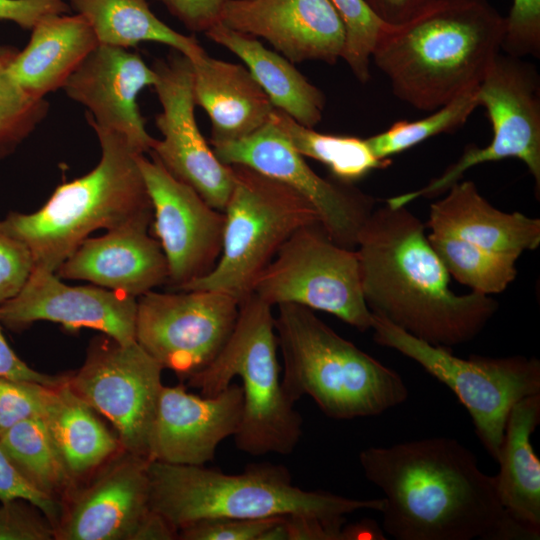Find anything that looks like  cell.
Segmentation results:
<instances>
[{
  "instance_id": "obj_7",
  "label": "cell",
  "mask_w": 540,
  "mask_h": 540,
  "mask_svg": "<svg viewBox=\"0 0 540 540\" xmlns=\"http://www.w3.org/2000/svg\"><path fill=\"white\" fill-rule=\"evenodd\" d=\"M272 307L254 293L242 299L223 348L188 379L191 387L208 397L226 389L234 377L241 379L243 415L234 439L239 450L254 456L287 455L302 434L301 415L282 386Z\"/></svg>"
},
{
  "instance_id": "obj_14",
  "label": "cell",
  "mask_w": 540,
  "mask_h": 540,
  "mask_svg": "<svg viewBox=\"0 0 540 540\" xmlns=\"http://www.w3.org/2000/svg\"><path fill=\"white\" fill-rule=\"evenodd\" d=\"M211 146L222 163L247 166L295 190L312 205L335 243L356 248L376 200L352 183L318 175L271 121L240 140Z\"/></svg>"
},
{
  "instance_id": "obj_13",
  "label": "cell",
  "mask_w": 540,
  "mask_h": 540,
  "mask_svg": "<svg viewBox=\"0 0 540 540\" xmlns=\"http://www.w3.org/2000/svg\"><path fill=\"white\" fill-rule=\"evenodd\" d=\"M149 291L137 299L136 341L163 369L189 379L230 337L239 302L213 290Z\"/></svg>"
},
{
  "instance_id": "obj_30",
  "label": "cell",
  "mask_w": 540,
  "mask_h": 540,
  "mask_svg": "<svg viewBox=\"0 0 540 540\" xmlns=\"http://www.w3.org/2000/svg\"><path fill=\"white\" fill-rule=\"evenodd\" d=\"M0 449L31 488L61 504L78 485L41 417L22 421L0 434Z\"/></svg>"
},
{
  "instance_id": "obj_1",
  "label": "cell",
  "mask_w": 540,
  "mask_h": 540,
  "mask_svg": "<svg viewBox=\"0 0 540 540\" xmlns=\"http://www.w3.org/2000/svg\"><path fill=\"white\" fill-rule=\"evenodd\" d=\"M359 461L384 494L382 529L397 540L539 539L507 513L495 477L456 439L368 447Z\"/></svg>"
},
{
  "instance_id": "obj_17",
  "label": "cell",
  "mask_w": 540,
  "mask_h": 540,
  "mask_svg": "<svg viewBox=\"0 0 540 540\" xmlns=\"http://www.w3.org/2000/svg\"><path fill=\"white\" fill-rule=\"evenodd\" d=\"M136 313V297L96 285L70 286L38 266L19 293L0 305V321L9 329L50 321L68 330L94 329L121 344L136 342Z\"/></svg>"
},
{
  "instance_id": "obj_24",
  "label": "cell",
  "mask_w": 540,
  "mask_h": 540,
  "mask_svg": "<svg viewBox=\"0 0 540 540\" xmlns=\"http://www.w3.org/2000/svg\"><path fill=\"white\" fill-rule=\"evenodd\" d=\"M430 205L431 232L459 237L481 247L521 255L540 244V219L492 206L473 181L456 182Z\"/></svg>"
},
{
  "instance_id": "obj_26",
  "label": "cell",
  "mask_w": 540,
  "mask_h": 540,
  "mask_svg": "<svg viewBox=\"0 0 540 540\" xmlns=\"http://www.w3.org/2000/svg\"><path fill=\"white\" fill-rule=\"evenodd\" d=\"M540 423V393L521 399L511 409L497 460L499 501L517 522L540 535V461L531 435Z\"/></svg>"
},
{
  "instance_id": "obj_36",
  "label": "cell",
  "mask_w": 540,
  "mask_h": 540,
  "mask_svg": "<svg viewBox=\"0 0 540 540\" xmlns=\"http://www.w3.org/2000/svg\"><path fill=\"white\" fill-rule=\"evenodd\" d=\"M53 386L0 377V434L14 425L43 417Z\"/></svg>"
},
{
  "instance_id": "obj_27",
  "label": "cell",
  "mask_w": 540,
  "mask_h": 540,
  "mask_svg": "<svg viewBox=\"0 0 540 540\" xmlns=\"http://www.w3.org/2000/svg\"><path fill=\"white\" fill-rule=\"evenodd\" d=\"M213 42L239 57L273 106L301 125L314 128L322 119L326 99L284 56L267 49L256 37L218 23L205 32Z\"/></svg>"
},
{
  "instance_id": "obj_48",
  "label": "cell",
  "mask_w": 540,
  "mask_h": 540,
  "mask_svg": "<svg viewBox=\"0 0 540 540\" xmlns=\"http://www.w3.org/2000/svg\"><path fill=\"white\" fill-rule=\"evenodd\" d=\"M343 535L344 540L385 539L383 529L371 519H365L358 523L344 526Z\"/></svg>"
},
{
  "instance_id": "obj_8",
  "label": "cell",
  "mask_w": 540,
  "mask_h": 540,
  "mask_svg": "<svg viewBox=\"0 0 540 540\" xmlns=\"http://www.w3.org/2000/svg\"><path fill=\"white\" fill-rule=\"evenodd\" d=\"M230 166L234 184L223 210L220 257L211 272L180 290L219 291L240 302L287 239L320 221L312 205L289 186L247 166Z\"/></svg>"
},
{
  "instance_id": "obj_43",
  "label": "cell",
  "mask_w": 540,
  "mask_h": 540,
  "mask_svg": "<svg viewBox=\"0 0 540 540\" xmlns=\"http://www.w3.org/2000/svg\"><path fill=\"white\" fill-rule=\"evenodd\" d=\"M70 11L64 0H0V20L31 29L44 17Z\"/></svg>"
},
{
  "instance_id": "obj_19",
  "label": "cell",
  "mask_w": 540,
  "mask_h": 540,
  "mask_svg": "<svg viewBox=\"0 0 540 540\" xmlns=\"http://www.w3.org/2000/svg\"><path fill=\"white\" fill-rule=\"evenodd\" d=\"M156 75L142 57L126 48L98 44L65 82L68 97L88 108V122L123 134L139 152L155 138L145 129L137 95Z\"/></svg>"
},
{
  "instance_id": "obj_28",
  "label": "cell",
  "mask_w": 540,
  "mask_h": 540,
  "mask_svg": "<svg viewBox=\"0 0 540 540\" xmlns=\"http://www.w3.org/2000/svg\"><path fill=\"white\" fill-rule=\"evenodd\" d=\"M42 418L69 474L77 484L123 450L117 435L71 389L67 378L53 386Z\"/></svg>"
},
{
  "instance_id": "obj_45",
  "label": "cell",
  "mask_w": 540,
  "mask_h": 540,
  "mask_svg": "<svg viewBox=\"0 0 540 540\" xmlns=\"http://www.w3.org/2000/svg\"><path fill=\"white\" fill-rule=\"evenodd\" d=\"M1 326L0 321V377L32 381L46 386H56L66 380L67 376L41 373L27 365L9 346Z\"/></svg>"
},
{
  "instance_id": "obj_9",
  "label": "cell",
  "mask_w": 540,
  "mask_h": 540,
  "mask_svg": "<svg viewBox=\"0 0 540 540\" xmlns=\"http://www.w3.org/2000/svg\"><path fill=\"white\" fill-rule=\"evenodd\" d=\"M374 341L398 351L449 387L467 409L476 433L497 460L512 407L540 393V361L525 356L467 359L435 346L372 313Z\"/></svg>"
},
{
  "instance_id": "obj_32",
  "label": "cell",
  "mask_w": 540,
  "mask_h": 540,
  "mask_svg": "<svg viewBox=\"0 0 540 540\" xmlns=\"http://www.w3.org/2000/svg\"><path fill=\"white\" fill-rule=\"evenodd\" d=\"M428 241L450 277L473 292H503L517 275L516 253L493 251L448 234L431 232Z\"/></svg>"
},
{
  "instance_id": "obj_23",
  "label": "cell",
  "mask_w": 540,
  "mask_h": 540,
  "mask_svg": "<svg viewBox=\"0 0 540 540\" xmlns=\"http://www.w3.org/2000/svg\"><path fill=\"white\" fill-rule=\"evenodd\" d=\"M191 62L195 104L210 118L211 145L240 140L270 122L275 107L247 67L206 51Z\"/></svg>"
},
{
  "instance_id": "obj_16",
  "label": "cell",
  "mask_w": 540,
  "mask_h": 540,
  "mask_svg": "<svg viewBox=\"0 0 540 540\" xmlns=\"http://www.w3.org/2000/svg\"><path fill=\"white\" fill-rule=\"evenodd\" d=\"M151 200L153 227L168 263V282L180 290L215 267L222 250L224 213L172 176L151 155L138 156Z\"/></svg>"
},
{
  "instance_id": "obj_5",
  "label": "cell",
  "mask_w": 540,
  "mask_h": 540,
  "mask_svg": "<svg viewBox=\"0 0 540 540\" xmlns=\"http://www.w3.org/2000/svg\"><path fill=\"white\" fill-rule=\"evenodd\" d=\"M275 331L282 386L292 403L308 395L328 417L352 419L380 415L407 399L396 371L341 337L314 310L278 305Z\"/></svg>"
},
{
  "instance_id": "obj_33",
  "label": "cell",
  "mask_w": 540,
  "mask_h": 540,
  "mask_svg": "<svg viewBox=\"0 0 540 540\" xmlns=\"http://www.w3.org/2000/svg\"><path fill=\"white\" fill-rule=\"evenodd\" d=\"M477 90L462 93L422 119L393 123L387 130L366 138L370 149L379 160H390L435 135L456 130L479 106Z\"/></svg>"
},
{
  "instance_id": "obj_34",
  "label": "cell",
  "mask_w": 540,
  "mask_h": 540,
  "mask_svg": "<svg viewBox=\"0 0 540 540\" xmlns=\"http://www.w3.org/2000/svg\"><path fill=\"white\" fill-rule=\"evenodd\" d=\"M15 54L0 64V158L10 154L36 128L49 108L44 98L26 94L8 76L6 67Z\"/></svg>"
},
{
  "instance_id": "obj_20",
  "label": "cell",
  "mask_w": 540,
  "mask_h": 540,
  "mask_svg": "<svg viewBox=\"0 0 540 540\" xmlns=\"http://www.w3.org/2000/svg\"><path fill=\"white\" fill-rule=\"evenodd\" d=\"M241 386L230 384L215 396L164 386L149 442V460L204 466L225 438L236 433L243 415Z\"/></svg>"
},
{
  "instance_id": "obj_3",
  "label": "cell",
  "mask_w": 540,
  "mask_h": 540,
  "mask_svg": "<svg viewBox=\"0 0 540 540\" xmlns=\"http://www.w3.org/2000/svg\"><path fill=\"white\" fill-rule=\"evenodd\" d=\"M505 33L506 17L486 0H433L407 21L386 24L371 60L398 99L434 111L479 86Z\"/></svg>"
},
{
  "instance_id": "obj_42",
  "label": "cell",
  "mask_w": 540,
  "mask_h": 540,
  "mask_svg": "<svg viewBox=\"0 0 540 540\" xmlns=\"http://www.w3.org/2000/svg\"><path fill=\"white\" fill-rule=\"evenodd\" d=\"M192 32H206L221 22L228 0H157Z\"/></svg>"
},
{
  "instance_id": "obj_35",
  "label": "cell",
  "mask_w": 540,
  "mask_h": 540,
  "mask_svg": "<svg viewBox=\"0 0 540 540\" xmlns=\"http://www.w3.org/2000/svg\"><path fill=\"white\" fill-rule=\"evenodd\" d=\"M345 28L342 59L354 76L366 83L370 78L371 56L375 43L385 27L365 0H330Z\"/></svg>"
},
{
  "instance_id": "obj_31",
  "label": "cell",
  "mask_w": 540,
  "mask_h": 540,
  "mask_svg": "<svg viewBox=\"0 0 540 540\" xmlns=\"http://www.w3.org/2000/svg\"><path fill=\"white\" fill-rule=\"evenodd\" d=\"M270 121L300 155L321 162L339 181L353 183L370 171L386 168L392 162L379 160L366 139L317 132L277 108Z\"/></svg>"
},
{
  "instance_id": "obj_12",
  "label": "cell",
  "mask_w": 540,
  "mask_h": 540,
  "mask_svg": "<svg viewBox=\"0 0 540 540\" xmlns=\"http://www.w3.org/2000/svg\"><path fill=\"white\" fill-rule=\"evenodd\" d=\"M162 370L137 341L121 344L106 336L91 342L84 364L67 381L110 421L124 450L149 459Z\"/></svg>"
},
{
  "instance_id": "obj_49",
  "label": "cell",
  "mask_w": 540,
  "mask_h": 540,
  "mask_svg": "<svg viewBox=\"0 0 540 540\" xmlns=\"http://www.w3.org/2000/svg\"><path fill=\"white\" fill-rule=\"evenodd\" d=\"M16 50L11 47H0V64L15 54Z\"/></svg>"
},
{
  "instance_id": "obj_39",
  "label": "cell",
  "mask_w": 540,
  "mask_h": 540,
  "mask_svg": "<svg viewBox=\"0 0 540 540\" xmlns=\"http://www.w3.org/2000/svg\"><path fill=\"white\" fill-rule=\"evenodd\" d=\"M281 516L263 519L210 518L182 526L183 540H260Z\"/></svg>"
},
{
  "instance_id": "obj_47",
  "label": "cell",
  "mask_w": 540,
  "mask_h": 540,
  "mask_svg": "<svg viewBox=\"0 0 540 540\" xmlns=\"http://www.w3.org/2000/svg\"><path fill=\"white\" fill-rule=\"evenodd\" d=\"M178 538V529L151 507L139 520L130 536V540H173Z\"/></svg>"
},
{
  "instance_id": "obj_44",
  "label": "cell",
  "mask_w": 540,
  "mask_h": 540,
  "mask_svg": "<svg viewBox=\"0 0 540 540\" xmlns=\"http://www.w3.org/2000/svg\"><path fill=\"white\" fill-rule=\"evenodd\" d=\"M345 516L324 518L287 515L284 519L287 540H344Z\"/></svg>"
},
{
  "instance_id": "obj_40",
  "label": "cell",
  "mask_w": 540,
  "mask_h": 540,
  "mask_svg": "<svg viewBox=\"0 0 540 540\" xmlns=\"http://www.w3.org/2000/svg\"><path fill=\"white\" fill-rule=\"evenodd\" d=\"M33 268L28 247L0 221V305L19 293Z\"/></svg>"
},
{
  "instance_id": "obj_6",
  "label": "cell",
  "mask_w": 540,
  "mask_h": 540,
  "mask_svg": "<svg viewBox=\"0 0 540 540\" xmlns=\"http://www.w3.org/2000/svg\"><path fill=\"white\" fill-rule=\"evenodd\" d=\"M150 507L178 530L210 518L263 519L287 515L341 517L360 509L381 512L384 498L360 500L324 491H305L288 471L252 465L238 475L204 466L149 461Z\"/></svg>"
},
{
  "instance_id": "obj_38",
  "label": "cell",
  "mask_w": 540,
  "mask_h": 540,
  "mask_svg": "<svg viewBox=\"0 0 540 540\" xmlns=\"http://www.w3.org/2000/svg\"><path fill=\"white\" fill-rule=\"evenodd\" d=\"M502 49L513 57L540 55V0H513Z\"/></svg>"
},
{
  "instance_id": "obj_25",
  "label": "cell",
  "mask_w": 540,
  "mask_h": 540,
  "mask_svg": "<svg viewBox=\"0 0 540 540\" xmlns=\"http://www.w3.org/2000/svg\"><path fill=\"white\" fill-rule=\"evenodd\" d=\"M98 44L93 29L81 15H50L32 28L27 46L16 52L6 71L26 94L44 98L63 88Z\"/></svg>"
},
{
  "instance_id": "obj_22",
  "label": "cell",
  "mask_w": 540,
  "mask_h": 540,
  "mask_svg": "<svg viewBox=\"0 0 540 540\" xmlns=\"http://www.w3.org/2000/svg\"><path fill=\"white\" fill-rule=\"evenodd\" d=\"M152 220L141 219L100 237H88L55 273L136 298L167 283L165 254L159 241L148 233Z\"/></svg>"
},
{
  "instance_id": "obj_37",
  "label": "cell",
  "mask_w": 540,
  "mask_h": 540,
  "mask_svg": "<svg viewBox=\"0 0 540 540\" xmlns=\"http://www.w3.org/2000/svg\"><path fill=\"white\" fill-rule=\"evenodd\" d=\"M54 539V524L31 501L24 498L0 501V540Z\"/></svg>"
},
{
  "instance_id": "obj_41",
  "label": "cell",
  "mask_w": 540,
  "mask_h": 540,
  "mask_svg": "<svg viewBox=\"0 0 540 540\" xmlns=\"http://www.w3.org/2000/svg\"><path fill=\"white\" fill-rule=\"evenodd\" d=\"M24 498L40 508L56 526L62 513V504L31 488L16 472L0 449V501Z\"/></svg>"
},
{
  "instance_id": "obj_4",
  "label": "cell",
  "mask_w": 540,
  "mask_h": 540,
  "mask_svg": "<svg viewBox=\"0 0 540 540\" xmlns=\"http://www.w3.org/2000/svg\"><path fill=\"white\" fill-rule=\"evenodd\" d=\"M89 124L101 147L96 167L59 185L39 210L29 214L11 212L3 220L7 229L28 247L34 266L52 272L95 230L109 231L153 218L138 163L142 153L123 134Z\"/></svg>"
},
{
  "instance_id": "obj_11",
  "label": "cell",
  "mask_w": 540,
  "mask_h": 540,
  "mask_svg": "<svg viewBox=\"0 0 540 540\" xmlns=\"http://www.w3.org/2000/svg\"><path fill=\"white\" fill-rule=\"evenodd\" d=\"M536 69L510 55H498L478 86L479 105L492 125L490 143L467 147L462 156L437 178L418 190L390 197L393 208L406 206L420 197L445 193L470 168L506 158L521 160L540 190V85Z\"/></svg>"
},
{
  "instance_id": "obj_21",
  "label": "cell",
  "mask_w": 540,
  "mask_h": 540,
  "mask_svg": "<svg viewBox=\"0 0 540 540\" xmlns=\"http://www.w3.org/2000/svg\"><path fill=\"white\" fill-rule=\"evenodd\" d=\"M221 23L261 37L292 63L335 64L345 28L330 0H228Z\"/></svg>"
},
{
  "instance_id": "obj_29",
  "label": "cell",
  "mask_w": 540,
  "mask_h": 540,
  "mask_svg": "<svg viewBox=\"0 0 540 540\" xmlns=\"http://www.w3.org/2000/svg\"><path fill=\"white\" fill-rule=\"evenodd\" d=\"M69 2L90 24L99 44L128 49L142 41H154L170 46L190 60L205 52L195 37L181 34L157 18L146 0Z\"/></svg>"
},
{
  "instance_id": "obj_46",
  "label": "cell",
  "mask_w": 540,
  "mask_h": 540,
  "mask_svg": "<svg viewBox=\"0 0 540 540\" xmlns=\"http://www.w3.org/2000/svg\"><path fill=\"white\" fill-rule=\"evenodd\" d=\"M373 12L388 25H399L433 0H365Z\"/></svg>"
},
{
  "instance_id": "obj_10",
  "label": "cell",
  "mask_w": 540,
  "mask_h": 540,
  "mask_svg": "<svg viewBox=\"0 0 540 540\" xmlns=\"http://www.w3.org/2000/svg\"><path fill=\"white\" fill-rule=\"evenodd\" d=\"M252 293L271 306L297 304L330 313L360 331L372 326L356 250L335 243L319 222L287 239Z\"/></svg>"
},
{
  "instance_id": "obj_15",
  "label": "cell",
  "mask_w": 540,
  "mask_h": 540,
  "mask_svg": "<svg viewBox=\"0 0 540 540\" xmlns=\"http://www.w3.org/2000/svg\"><path fill=\"white\" fill-rule=\"evenodd\" d=\"M152 68L156 75L153 87L162 106L155 124L163 138L155 139L149 153L172 176L223 211L234 184L233 169L217 158L199 130L192 62L175 51L166 59H156Z\"/></svg>"
},
{
  "instance_id": "obj_2",
  "label": "cell",
  "mask_w": 540,
  "mask_h": 540,
  "mask_svg": "<svg viewBox=\"0 0 540 540\" xmlns=\"http://www.w3.org/2000/svg\"><path fill=\"white\" fill-rule=\"evenodd\" d=\"M363 296L369 310L435 346L474 339L498 309L488 295H458L425 235L405 206L375 207L357 239Z\"/></svg>"
},
{
  "instance_id": "obj_18",
  "label": "cell",
  "mask_w": 540,
  "mask_h": 540,
  "mask_svg": "<svg viewBox=\"0 0 540 540\" xmlns=\"http://www.w3.org/2000/svg\"><path fill=\"white\" fill-rule=\"evenodd\" d=\"M149 459L121 450L62 503L57 540H130L150 508Z\"/></svg>"
}]
</instances>
